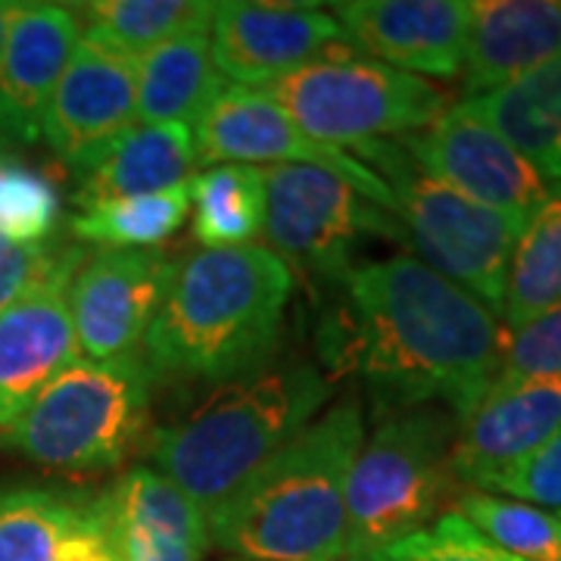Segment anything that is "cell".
Returning <instances> with one entry per match:
<instances>
[{"label":"cell","instance_id":"cell-6","mask_svg":"<svg viewBox=\"0 0 561 561\" xmlns=\"http://www.w3.org/2000/svg\"><path fill=\"white\" fill-rule=\"evenodd\" d=\"M150 387L153 378L140 359H79L41 390L0 443L50 471H110L147 434Z\"/></svg>","mask_w":561,"mask_h":561},{"label":"cell","instance_id":"cell-17","mask_svg":"<svg viewBox=\"0 0 561 561\" xmlns=\"http://www.w3.org/2000/svg\"><path fill=\"white\" fill-rule=\"evenodd\" d=\"M559 434L561 378L490 390L478 409L459 421L449 456L453 474L465 490H483Z\"/></svg>","mask_w":561,"mask_h":561},{"label":"cell","instance_id":"cell-11","mask_svg":"<svg viewBox=\"0 0 561 561\" xmlns=\"http://www.w3.org/2000/svg\"><path fill=\"white\" fill-rule=\"evenodd\" d=\"M400 147L427 179L505 216L530 221L549 197L540 172L465 101L453 103L424 131L405 135Z\"/></svg>","mask_w":561,"mask_h":561},{"label":"cell","instance_id":"cell-5","mask_svg":"<svg viewBox=\"0 0 561 561\" xmlns=\"http://www.w3.org/2000/svg\"><path fill=\"white\" fill-rule=\"evenodd\" d=\"M459 419L443 405H412L378 419L346 486V559L356 561L387 542L434 524L456 500L453 443Z\"/></svg>","mask_w":561,"mask_h":561},{"label":"cell","instance_id":"cell-19","mask_svg":"<svg viewBox=\"0 0 561 561\" xmlns=\"http://www.w3.org/2000/svg\"><path fill=\"white\" fill-rule=\"evenodd\" d=\"M66 294L69 284H50L0 312V434L81 359Z\"/></svg>","mask_w":561,"mask_h":561},{"label":"cell","instance_id":"cell-20","mask_svg":"<svg viewBox=\"0 0 561 561\" xmlns=\"http://www.w3.org/2000/svg\"><path fill=\"white\" fill-rule=\"evenodd\" d=\"M461 66L465 101L530 76L561 57V0H478L468 3Z\"/></svg>","mask_w":561,"mask_h":561},{"label":"cell","instance_id":"cell-18","mask_svg":"<svg viewBox=\"0 0 561 561\" xmlns=\"http://www.w3.org/2000/svg\"><path fill=\"white\" fill-rule=\"evenodd\" d=\"M98 508L116 561H201L209 546L201 508L153 468H128Z\"/></svg>","mask_w":561,"mask_h":561},{"label":"cell","instance_id":"cell-24","mask_svg":"<svg viewBox=\"0 0 561 561\" xmlns=\"http://www.w3.org/2000/svg\"><path fill=\"white\" fill-rule=\"evenodd\" d=\"M138 69V125L191 122L216 101L221 76L209 54V28L187 32L147 50L135 60Z\"/></svg>","mask_w":561,"mask_h":561},{"label":"cell","instance_id":"cell-14","mask_svg":"<svg viewBox=\"0 0 561 561\" xmlns=\"http://www.w3.org/2000/svg\"><path fill=\"white\" fill-rule=\"evenodd\" d=\"M341 22L316 3H216L209 54L221 81L262 91L343 44Z\"/></svg>","mask_w":561,"mask_h":561},{"label":"cell","instance_id":"cell-8","mask_svg":"<svg viewBox=\"0 0 561 561\" xmlns=\"http://www.w3.org/2000/svg\"><path fill=\"white\" fill-rule=\"evenodd\" d=\"M309 138L328 147H371L424 131L453 98L421 76L356 57H319L262 88Z\"/></svg>","mask_w":561,"mask_h":561},{"label":"cell","instance_id":"cell-16","mask_svg":"<svg viewBox=\"0 0 561 561\" xmlns=\"http://www.w3.org/2000/svg\"><path fill=\"white\" fill-rule=\"evenodd\" d=\"M81 38L79 16L62 3H13L0 57V147L41 140L44 110Z\"/></svg>","mask_w":561,"mask_h":561},{"label":"cell","instance_id":"cell-21","mask_svg":"<svg viewBox=\"0 0 561 561\" xmlns=\"http://www.w3.org/2000/svg\"><path fill=\"white\" fill-rule=\"evenodd\" d=\"M0 561H116L98 496L44 486L0 490Z\"/></svg>","mask_w":561,"mask_h":561},{"label":"cell","instance_id":"cell-13","mask_svg":"<svg viewBox=\"0 0 561 561\" xmlns=\"http://www.w3.org/2000/svg\"><path fill=\"white\" fill-rule=\"evenodd\" d=\"M138 125V69L122 50L81 32L44 110L41 138L69 169L88 175Z\"/></svg>","mask_w":561,"mask_h":561},{"label":"cell","instance_id":"cell-25","mask_svg":"<svg viewBox=\"0 0 561 561\" xmlns=\"http://www.w3.org/2000/svg\"><path fill=\"white\" fill-rule=\"evenodd\" d=\"M194 241L203 250L253 247L265 219V175L260 165H209L191 179Z\"/></svg>","mask_w":561,"mask_h":561},{"label":"cell","instance_id":"cell-1","mask_svg":"<svg viewBox=\"0 0 561 561\" xmlns=\"http://www.w3.org/2000/svg\"><path fill=\"white\" fill-rule=\"evenodd\" d=\"M337 362L368 383L378 415L443 405L465 421L490 390L505 328L415 256L353 265L341 278Z\"/></svg>","mask_w":561,"mask_h":561},{"label":"cell","instance_id":"cell-3","mask_svg":"<svg viewBox=\"0 0 561 561\" xmlns=\"http://www.w3.org/2000/svg\"><path fill=\"white\" fill-rule=\"evenodd\" d=\"M331 397L328 375L312 362H265L219 383L206 400L150 434L153 471L179 486L209 522L265 461L312 424Z\"/></svg>","mask_w":561,"mask_h":561},{"label":"cell","instance_id":"cell-31","mask_svg":"<svg viewBox=\"0 0 561 561\" xmlns=\"http://www.w3.org/2000/svg\"><path fill=\"white\" fill-rule=\"evenodd\" d=\"M84 247L66 241L0 243V312L50 284H72Z\"/></svg>","mask_w":561,"mask_h":561},{"label":"cell","instance_id":"cell-23","mask_svg":"<svg viewBox=\"0 0 561 561\" xmlns=\"http://www.w3.org/2000/svg\"><path fill=\"white\" fill-rule=\"evenodd\" d=\"M465 103L490 122L546 184H561V57Z\"/></svg>","mask_w":561,"mask_h":561},{"label":"cell","instance_id":"cell-4","mask_svg":"<svg viewBox=\"0 0 561 561\" xmlns=\"http://www.w3.org/2000/svg\"><path fill=\"white\" fill-rule=\"evenodd\" d=\"M365 440L350 393L312 421L206 522L209 540L243 561L346 559V486Z\"/></svg>","mask_w":561,"mask_h":561},{"label":"cell","instance_id":"cell-7","mask_svg":"<svg viewBox=\"0 0 561 561\" xmlns=\"http://www.w3.org/2000/svg\"><path fill=\"white\" fill-rule=\"evenodd\" d=\"M359 153L362 162L383 169L381 179L397 201V219L421 262L459 284L493 316H502L508 265L527 219L505 216L427 179L393 140L362 147Z\"/></svg>","mask_w":561,"mask_h":561},{"label":"cell","instance_id":"cell-15","mask_svg":"<svg viewBox=\"0 0 561 561\" xmlns=\"http://www.w3.org/2000/svg\"><path fill=\"white\" fill-rule=\"evenodd\" d=\"M346 41L409 76L456 79L465 66V0H346L331 7Z\"/></svg>","mask_w":561,"mask_h":561},{"label":"cell","instance_id":"cell-34","mask_svg":"<svg viewBox=\"0 0 561 561\" xmlns=\"http://www.w3.org/2000/svg\"><path fill=\"white\" fill-rule=\"evenodd\" d=\"M481 493H502L505 500L527 502L561 518V434L505 474L493 478Z\"/></svg>","mask_w":561,"mask_h":561},{"label":"cell","instance_id":"cell-12","mask_svg":"<svg viewBox=\"0 0 561 561\" xmlns=\"http://www.w3.org/2000/svg\"><path fill=\"white\" fill-rule=\"evenodd\" d=\"M179 262L160 250H98L69 284V316L88 362L140 359Z\"/></svg>","mask_w":561,"mask_h":561},{"label":"cell","instance_id":"cell-29","mask_svg":"<svg viewBox=\"0 0 561 561\" xmlns=\"http://www.w3.org/2000/svg\"><path fill=\"white\" fill-rule=\"evenodd\" d=\"M453 512L515 559L561 561L559 515L481 490H459L453 500Z\"/></svg>","mask_w":561,"mask_h":561},{"label":"cell","instance_id":"cell-9","mask_svg":"<svg viewBox=\"0 0 561 561\" xmlns=\"http://www.w3.org/2000/svg\"><path fill=\"white\" fill-rule=\"evenodd\" d=\"M262 238L280 260L341 280L365 238L405 241L400 219L319 165H268Z\"/></svg>","mask_w":561,"mask_h":561},{"label":"cell","instance_id":"cell-26","mask_svg":"<svg viewBox=\"0 0 561 561\" xmlns=\"http://www.w3.org/2000/svg\"><path fill=\"white\" fill-rule=\"evenodd\" d=\"M561 302V184L549 187V197L524 225L518 247L512 253L502 328L512 334L527 321Z\"/></svg>","mask_w":561,"mask_h":561},{"label":"cell","instance_id":"cell-32","mask_svg":"<svg viewBox=\"0 0 561 561\" xmlns=\"http://www.w3.org/2000/svg\"><path fill=\"white\" fill-rule=\"evenodd\" d=\"M356 561H522L478 534L461 515L449 512L415 534L393 540Z\"/></svg>","mask_w":561,"mask_h":561},{"label":"cell","instance_id":"cell-10","mask_svg":"<svg viewBox=\"0 0 561 561\" xmlns=\"http://www.w3.org/2000/svg\"><path fill=\"white\" fill-rule=\"evenodd\" d=\"M194 144L197 160L213 165H253V162H272V165H319L343 181H350L362 197L378 203L381 209L397 216V201L390 184L346 150L328 147L321 140L309 138L297 122L290 119L278 103L265 91L253 88H221L216 101L209 103L194 122Z\"/></svg>","mask_w":561,"mask_h":561},{"label":"cell","instance_id":"cell-36","mask_svg":"<svg viewBox=\"0 0 561 561\" xmlns=\"http://www.w3.org/2000/svg\"><path fill=\"white\" fill-rule=\"evenodd\" d=\"M241 561H243V559H241Z\"/></svg>","mask_w":561,"mask_h":561},{"label":"cell","instance_id":"cell-22","mask_svg":"<svg viewBox=\"0 0 561 561\" xmlns=\"http://www.w3.org/2000/svg\"><path fill=\"white\" fill-rule=\"evenodd\" d=\"M197 162L201 160L191 125H135L103 153L88 175H81L76 206L88 209L98 203L128 201L191 184Z\"/></svg>","mask_w":561,"mask_h":561},{"label":"cell","instance_id":"cell-33","mask_svg":"<svg viewBox=\"0 0 561 561\" xmlns=\"http://www.w3.org/2000/svg\"><path fill=\"white\" fill-rule=\"evenodd\" d=\"M561 378V302L542 312L540 319L527 321L518 331H505L500 365L490 390H505L524 381ZM486 390V393H490Z\"/></svg>","mask_w":561,"mask_h":561},{"label":"cell","instance_id":"cell-28","mask_svg":"<svg viewBox=\"0 0 561 561\" xmlns=\"http://www.w3.org/2000/svg\"><path fill=\"white\" fill-rule=\"evenodd\" d=\"M191 216V184L128 201L98 203L72 216V238L101 250H153Z\"/></svg>","mask_w":561,"mask_h":561},{"label":"cell","instance_id":"cell-30","mask_svg":"<svg viewBox=\"0 0 561 561\" xmlns=\"http://www.w3.org/2000/svg\"><path fill=\"white\" fill-rule=\"evenodd\" d=\"M60 219L57 184L0 147V243L54 241Z\"/></svg>","mask_w":561,"mask_h":561},{"label":"cell","instance_id":"cell-2","mask_svg":"<svg viewBox=\"0 0 561 561\" xmlns=\"http://www.w3.org/2000/svg\"><path fill=\"white\" fill-rule=\"evenodd\" d=\"M294 290L268 247L197 250L179 262L140 362L153 381L228 383L272 359Z\"/></svg>","mask_w":561,"mask_h":561},{"label":"cell","instance_id":"cell-27","mask_svg":"<svg viewBox=\"0 0 561 561\" xmlns=\"http://www.w3.org/2000/svg\"><path fill=\"white\" fill-rule=\"evenodd\" d=\"M88 35L138 60L165 41L209 28L216 3L203 0H98L81 7Z\"/></svg>","mask_w":561,"mask_h":561},{"label":"cell","instance_id":"cell-35","mask_svg":"<svg viewBox=\"0 0 561 561\" xmlns=\"http://www.w3.org/2000/svg\"><path fill=\"white\" fill-rule=\"evenodd\" d=\"M10 16H13V3H10V0H0V57H3V44H7Z\"/></svg>","mask_w":561,"mask_h":561}]
</instances>
